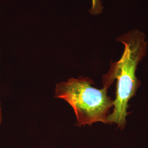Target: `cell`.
Returning a JSON list of instances; mask_svg holds the SVG:
<instances>
[{"instance_id": "6da1fadb", "label": "cell", "mask_w": 148, "mask_h": 148, "mask_svg": "<svg viewBox=\"0 0 148 148\" xmlns=\"http://www.w3.org/2000/svg\"><path fill=\"white\" fill-rule=\"evenodd\" d=\"M117 41L124 45L121 58L112 63L108 73L102 76L103 87L108 89L116 80L113 110L108 116V124H116L123 130L127 125L128 102L136 95L140 81L136 76L138 65L145 56L147 43L145 35L137 30L121 35Z\"/></svg>"}, {"instance_id": "7a4b0ae2", "label": "cell", "mask_w": 148, "mask_h": 148, "mask_svg": "<svg viewBox=\"0 0 148 148\" xmlns=\"http://www.w3.org/2000/svg\"><path fill=\"white\" fill-rule=\"evenodd\" d=\"M88 77H71L55 85L54 97L68 103L73 108L76 125L91 126L97 122L108 124V116L113 108L114 99L108 95V89L93 86Z\"/></svg>"}, {"instance_id": "277c9868", "label": "cell", "mask_w": 148, "mask_h": 148, "mask_svg": "<svg viewBox=\"0 0 148 148\" xmlns=\"http://www.w3.org/2000/svg\"><path fill=\"white\" fill-rule=\"evenodd\" d=\"M2 120H3V115H2V105H1V102L0 101V127L2 122Z\"/></svg>"}, {"instance_id": "3957f363", "label": "cell", "mask_w": 148, "mask_h": 148, "mask_svg": "<svg viewBox=\"0 0 148 148\" xmlns=\"http://www.w3.org/2000/svg\"><path fill=\"white\" fill-rule=\"evenodd\" d=\"M92 5L90 8V13L92 15H97L102 13L103 6L101 0H91Z\"/></svg>"}]
</instances>
